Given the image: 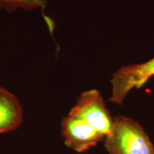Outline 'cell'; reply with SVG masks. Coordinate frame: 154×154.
I'll use <instances>...</instances> for the list:
<instances>
[{
	"mask_svg": "<svg viewBox=\"0 0 154 154\" xmlns=\"http://www.w3.org/2000/svg\"><path fill=\"white\" fill-rule=\"evenodd\" d=\"M69 112L94 128L105 138L112 131L114 119L98 90L91 89L82 93Z\"/></svg>",
	"mask_w": 154,
	"mask_h": 154,
	"instance_id": "2",
	"label": "cell"
},
{
	"mask_svg": "<svg viewBox=\"0 0 154 154\" xmlns=\"http://www.w3.org/2000/svg\"><path fill=\"white\" fill-rule=\"evenodd\" d=\"M153 76H154V58L143 63L121 67L113 74L111 79L112 95L109 101L122 106L128 92L134 88L139 89Z\"/></svg>",
	"mask_w": 154,
	"mask_h": 154,
	"instance_id": "3",
	"label": "cell"
},
{
	"mask_svg": "<svg viewBox=\"0 0 154 154\" xmlns=\"http://www.w3.org/2000/svg\"><path fill=\"white\" fill-rule=\"evenodd\" d=\"M61 136L65 145L79 153L86 152L105 140L94 128L70 112L61 121Z\"/></svg>",
	"mask_w": 154,
	"mask_h": 154,
	"instance_id": "4",
	"label": "cell"
},
{
	"mask_svg": "<svg viewBox=\"0 0 154 154\" xmlns=\"http://www.w3.org/2000/svg\"><path fill=\"white\" fill-rule=\"evenodd\" d=\"M19 0H0V8L7 10L13 8L18 3Z\"/></svg>",
	"mask_w": 154,
	"mask_h": 154,
	"instance_id": "6",
	"label": "cell"
},
{
	"mask_svg": "<svg viewBox=\"0 0 154 154\" xmlns=\"http://www.w3.org/2000/svg\"><path fill=\"white\" fill-rule=\"evenodd\" d=\"M23 121V109L18 98L0 86V134L17 129Z\"/></svg>",
	"mask_w": 154,
	"mask_h": 154,
	"instance_id": "5",
	"label": "cell"
},
{
	"mask_svg": "<svg viewBox=\"0 0 154 154\" xmlns=\"http://www.w3.org/2000/svg\"><path fill=\"white\" fill-rule=\"evenodd\" d=\"M108 154H154L149 136L137 121L119 116L112 131L104 140Z\"/></svg>",
	"mask_w": 154,
	"mask_h": 154,
	"instance_id": "1",
	"label": "cell"
}]
</instances>
